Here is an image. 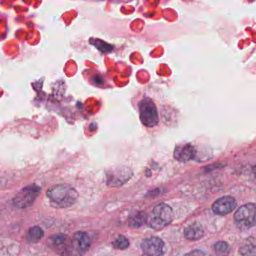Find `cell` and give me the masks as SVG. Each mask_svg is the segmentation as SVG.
Returning a JSON list of instances; mask_svg holds the SVG:
<instances>
[{"label":"cell","instance_id":"6da1fadb","mask_svg":"<svg viewBox=\"0 0 256 256\" xmlns=\"http://www.w3.org/2000/svg\"><path fill=\"white\" fill-rule=\"evenodd\" d=\"M46 194L52 206L58 208H70L78 198L76 188L67 184L53 186L48 190Z\"/></svg>","mask_w":256,"mask_h":256},{"label":"cell","instance_id":"7a4b0ae2","mask_svg":"<svg viewBox=\"0 0 256 256\" xmlns=\"http://www.w3.org/2000/svg\"><path fill=\"white\" fill-rule=\"evenodd\" d=\"M174 212L172 208L164 203L156 205L146 218L148 226L154 230H162L173 221Z\"/></svg>","mask_w":256,"mask_h":256},{"label":"cell","instance_id":"3957f363","mask_svg":"<svg viewBox=\"0 0 256 256\" xmlns=\"http://www.w3.org/2000/svg\"><path fill=\"white\" fill-rule=\"evenodd\" d=\"M256 208L254 204L250 203L240 206L234 214V221L238 228L247 230L256 224Z\"/></svg>","mask_w":256,"mask_h":256},{"label":"cell","instance_id":"277c9868","mask_svg":"<svg viewBox=\"0 0 256 256\" xmlns=\"http://www.w3.org/2000/svg\"><path fill=\"white\" fill-rule=\"evenodd\" d=\"M138 108L139 116L143 125L146 127H154L158 124L156 106L151 98H143L139 103Z\"/></svg>","mask_w":256,"mask_h":256},{"label":"cell","instance_id":"5b68a950","mask_svg":"<svg viewBox=\"0 0 256 256\" xmlns=\"http://www.w3.org/2000/svg\"><path fill=\"white\" fill-rule=\"evenodd\" d=\"M41 192V188L36 184H31L22 188L13 198V204L20 209L29 208L35 202Z\"/></svg>","mask_w":256,"mask_h":256},{"label":"cell","instance_id":"8992f818","mask_svg":"<svg viewBox=\"0 0 256 256\" xmlns=\"http://www.w3.org/2000/svg\"><path fill=\"white\" fill-rule=\"evenodd\" d=\"M91 240L88 233L78 232L70 238L68 256H82L89 250Z\"/></svg>","mask_w":256,"mask_h":256},{"label":"cell","instance_id":"52a82bcc","mask_svg":"<svg viewBox=\"0 0 256 256\" xmlns=\"http://www.w3.org/2000/svg\"><path fill=\"white\" fill-rule=\"evenodd\" d=\"M132 176V172L128 168H114L106 173V184L109 186L119 187L125 184Z\"/></svg>","mask_w":256,"mask_h":256},{"label":"cell","instance_id":"ba28073f","mask_svg":"<svg viewBox=\"0 0 256 256\" xmlns=\"http://www.w3.org/2000/svg\"><path fill=\"white\" fill-rule=\"evenodd\" d=\"M142 248L146 256H162L166 252L164 242L156 236L145 239L142 242Z\"/></svg>","mask_w":256,"mask_h":256},{"label":"cell","instance_id":"9c48e42d","mask_svg":"<svg viewBox=\"0 0 256 256\" xmlns=\"http://www.w3.org/2000/svg\"><path fill=\"white\" fill-rule=\"evenodd\" d=\"M49 247L60 256H68L70 238L64 234L53 235L48 239Z\"/></svg>","mask_w":256,"mask_h":256},{"label":"cell","instance_id":"30bf717a","mask_svg":"<svg viewBox=\"0 0 256 256\" xmlns=\"http://www.w3.org/2000/svg\"><path fill=\"white\" fill-rule=\"evenodd\" d=\"M236 202L232 196H224L218 198L212 204V210L216 214L218 215H226L235 209Z\"/></svg>","mask_w":256,"mask_h":256},{"label":"cell","instance_id":"8fae6325","mask_svg":"<svg viewBox=\"0 0 256 256\" xmlns=\"http://www.w3.org/2000/svg\"><path fill=\"white\" fill-rule=\"evenodd\" d=\"M196 150L190 144H180L176 146L174 152V156L180 162H186L193 160L196 156Z\"/></svg>","mask_w":256,"mask_h":256},{"label":"cell","instance_id":"7c38bea8","mask_svg":"<svg viewBox=\"0 0 256 256\" xmlns=\"http://www.w3.org/2000/svg\"><path fill=\"white\" fill-rule=\"evenodd\" d=\"M204 234L203 227L198 222H194L186 228L184 236L190 240H198Z\"/></svg>","mask_w":256,"mask_h":256},{"label":"cell","instance_id":"4fadbf2b","mask_svg":"<svg viewBox=\"0 0 256 256\" xmlns=\"http://www.w3.org/2000/svg\"><path fill=\"white\" fill-rule=\"evenodd\" d=\"M43 236H44V232L42 229L38 226H34L28 230L26 240L31 244H36L38 242Z\"/></svg>","mask_w":256,"mask_h":256},{"label":"cell","instance_id":"5bb4252c","mask_svg":"<svg viewBox=\"0 0 256 256\" xmlns=\"http://www.w3.org/2000/svg\"><path fill=\"white\" fill-rule=\"evenodd\" d=\"M148 216L143 212H138L133 215L128 220V224L133 228H138L142 227L145 223H146Z\"/></svg>","mask_w":256,"mask_h":256},{"label":"cell","instance_id":"9a60e30c","mask_svg":"<svg viewBox=\"0 0 256 256\" xmlns=\"http://www.w3.org/2000/svg\"><path fill=\"white\" fill-rule=\"evenodd\" d=\"M214 250L218 256H227L230 251V247L224 241H218L214 245Z\"/></svg>","mask_w":256,"mask_h":256},{"label":"cell","instance_id":"2e32d148","mask_svg":"<svg viewBox=\"0 0 256 256\" xmlns=\"http://www.w3.org/2000/svg\"><path fill=\"white\" fill-rule=\"evenodd\" d=\"M90 44L95 46L98 50L102 52V53H109L113 50V47L108 43L100 40H90Z\"/></svg>","mask_w":256,"mask_h":256},{"label":"cell","instance_id":"e0dca14e","mask_svg":"<svg viewBox=\"0 0 256 256\" xmlns=\"http://www.w3.org/2000/svg\"><path fill=\"white\" fill-rule=\"evenodd\" d=\"M112 246L114 248L118 250H126L130 246V241L124 236H119L112 242Z\"/></svg>","mask_w":256,"mask_h":256},{"label":"cell","instance_id":"ac0fdd59","mask_svg":"<svg viewBox=\"0 0 256 256\" xmlns=\"http://www.w3.org/2000/svg\"><path fill=\"white\" fill-rule=\"evenodd\" d=\"M241 256H256V246L254 244H246L242 246L240 250Z\"/></svg>","mask_w":256,"mask_h":256},{"label":"cell","instance_id":"d6986e66","mask_svg":"<svg viewBox=\"0 0 256 256\" xmlns=\"http://www.w3.org/2000/svg\"><path fill=\"white\" fill-rule=\"evenodd\" d=\"M184 256H206L204 252L200 251V250H192V251L190 252L187 253Z\"/></svg>","mask_w":256,"mask_h":256},{"label":"cell","instance_id":"ffe728a7","mask_svg":"<svg viewBox=\"0 0 256 256\" xmlns=\"http://www.w3.org/2000/svg\"></svg>","mask_w":256,"mask_h":256}]
</instances>
